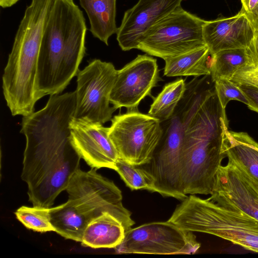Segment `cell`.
Returning <instances> with one entry per match:
<instances>
[{
    "instance_id": "obj_1",
    "label": "cell",
    "mask_w": 258,
    "mask_h": 258,
    "mask_svg": "<svg viewBox=\"0 0 258 258\" xmlns=\"http://www.w3.org/2000/svg\"><path fill=\"white\" fill-rule=\"evenodd\" d=\"M76 105L75 91L53 94L44 108L23 117L21 132L26 144L21 177L34 207L51 208L80 169L81 158L70 127Z\"/></svg>"
},
{
    "instance_id": "obj_2",
    "label": "cell",
    "mask_w": 258,
    "mask_h": 258,
    "mask_svg": "<svg viewBox=\"0 0 258 258\" xmlns=\"http://www.w3.org/2000/svg\"><path fill=\"white\" fill-rule=\"evenodd\" d=\"M228 121L215 88L204 91L187 118L181 148V175L185 195L211 194L216 173L226 157Z\"/></svg>"
},
{
    "instance_id": "obj_3",
    "label": "cell",
    "mask_w": 258,
    "mask_h": 258,
    "mask_svg": "<svg viewBox=\"0 0 258 258\" xmlns=\"http://www.w3.org/2000/svg\"><path fill=\"white\" fill-rule=\"evenodd\" d=\"M83 12L74 0H53L40 45L35 80L37 100L62 91L79 72L86 53Z\"/></svg>"
},
{
    "instance_id": "obj_4",
    "label": "cell",
    "mask_w": 258,
    "mask_h": 258,
    "mask_svg": "<svg viewBox=\"0 0 258 258\" xmlns=\"http://www.w3.org/2000/svg\"><path fill=\"white\" fill-rule=\"evenodd\" d=\"M52 4V0H31L16 32L2 77L3 94L13 116L34 112L37 61Z\"/></svg>"
},
{
    "instance_id": "obj_5",
    "label": "cell",
    "mask_w": 258,
    "mask_h": 258,
    "mask_svg": "<svg viewBox=\"0 0 258 258\" xmlns=\"http://www.w3.org/2000/svg\"><path fill=\"white\" fill-rule=\"evenodd\" d=\"M182 201L169 221L183 230L214 235L258 253L256 220L193 195Z\"/></svg>"
},
{
    "instance_id": "obj_6",
    "label": "cell",
    "mask_w": 258,
    "mask_h": 258,
    "mask_svg": "<svg viewBox=\"0 0 258 258\" xmlns=\"http://www.w3.org/2000/svg\"><path fill=\"white\" fill-rule=\"evenodd\" d=\"M205 22L180 6L150 27L137 49L165 60L203 46Z\"/></svg>"
},
{
    "instance_id": "obj_7",
    "label": "cell",
    "mask_w": 258,
    "mask_h": 258,
    "mask_svg": "<svg viewBox=\"0 0 258 258\" xmlns=\"http://www.w3.org/2000/svg\"><path fill=\"white\" fill-rule=\"evenodd\" d=\"M68 200L92 220L108 212L118 219L125 231L135 224L131 213L122 204L121 190L114 183L92 168L88 171L78 170L66 189Z\"/></svg>"
},
{
    "instance_id": "obj_8",
    "label": "cell",
    "mask_w": 258,
    "mask_h": 258,
    "mask_svg": "<svg viewBox=\"0 0 258 258\" xmlns=\"http://www.w3.org/2000/svg\"><path fill=\"white\" fill-rule=\"evenodd\" d=\"M162 134L158 119L138 110L114 116L108 132L119 158L139 166L149 163Z\"/></svg>"
},
{
    "instance_id": "obj_9",
    "label": "cell",
    "mask_w": 258,
    "mask_h": 258,
    "mask_svg": "<svg viewBox=\"0 0 258 258\" xmlns=\"http://www.w3.org/2000/svg\"><path fill=\"white\" fill-rule=\"evenodd\" d=\"M200 246L193 232L183 230L168 220L129 229L114 249L120 254H191Z\"/></svg>"
},
{
    "instance_id": "obj_10",
    "label": "cell",
    "mask_w": 258,
    "mask_h": 258,
    "mask_svg": "<svg viewBox=\"0 0 258 258\" xmlns=\"http://www.w3.org/2000/svg\"><path fill=\"white\" fill-rule=\"evenodd\" d=\"M117 73L112 63L98 59L92 60L79 71L74 118L102 124L111 120L116 109L110 106V97Z\"/></svg>"
},
{
    "instance_id": "obj_11",
    "label": "cell",
    "mask_w": 258,
    "mask_h": 258,
    "mask_svg": "<svg viewBox=\"0 0 258 258\" xmlns=\"http://www.w3.org/2000/svg\"><path fill=\"white\" fill-rule=\"evenodd\" d=\"M161 79L156 59L146 54L138 55L122 69L117 70L110 101L116 109L138 110L140 102L151 96L152 89Z\"/></svg>"
},
{
    "instance_id": "obj_12",
    "label": "cell",
    "mask_w": 258,
    "mask_h": 258,
    "mask_svg": "<svg viewBox=\"0 0 258 258\" xmlns=\"http://www.w3.org/2000/svg\"><path fill=\"white\" fill-rule=\"evenodd\" d=\"M210 195V200L258 221V183L230 161L219 167Z\"/></svg>"
},
{
    "instance_id": "obj_13",
    "label": "cell",
    "mask_w": 258,
    "mask_h": 258,
    "mask_svg": "<svg viewBox=\"0 0 258 258\" xmlns=\"http://www.w3.org/2000/svg\"><path fill=\"white\" fill-rule=\"evenodd\" d=\"M71 141L81 157L91 168L115 170L119 159L108 135L109 127L83 118H73L70 123Z\"/></svg>"
},
{
    "instance_id": "obj_14",
    "label": "cell",
    "mask_w": 258,
    "mask_h": 258,
    "mask_svg": "<svg viewBox=\"0 0 258 258\" xmlns=\"http://www.w3.org/2000/svg\"><path fill=\"white\" fill-rule=\"evenodd\" d=\"M182 0H139L123 15L116 32L123 51L137 49L143 35L157 22L181 6Z\"/></svg>"
},
{
    "instance_id": "obj_15",
    "label": "cell",
    "mask_w": 258,
    "mask_h": 258,
    "mask_svg": "<svg viewBox=\"0 0 258 258\" xmlns=\"http://www.w3.org/2000/svg\"><path fill=\"white\" fill-rule=\"evenodd\" d=\"M256 30L244 11L235 15L206 21L203 27V37L211 55L221 50L247 48Z\"/></svg>"
},
{
    "instance_id": "obj_16",
    "label": "cell",
    "mask_w": 258,
    "mask_h": 258,
    "mask_svg": "<svg viewBox=\"0 0 258 258\" xmlns=\"http://www.w3.org/2000/svg\"><path fill=\"white\" fill-rule=\"evenodd\" d=\"M125 232L123 224L118 219L105 212L90 221L81 242L84 246L93 248H114L121 242Z\"/></svg>"
},
{
    "instance_id": "obj_17",
    "label": "cell",
    "mask_w": 258,
    "mask_h": 258,
    "mask_svg": "<svg viewBox=\"0 0 258 258\" xmlns=\"http://www.w3.org/2000/svg\"><path fill=\"white\" fill-rule=\"evenodd\" d=\"M224 150L228 160L258 183V143L246 133L228 131Z\"/></svg>"
},
{
    "instance_id": "obj_18",
    "label": "cell",
    "mask_w": 258,
    "mask_h": 258,
    "mask_svg": "<svg viewBox=\"0 0 258 258\" xmlns=\"http://www.w3.org/2000/svg\"><path fill=\"white\" fill-rule=\"evenodd\" d=\"M88 17L93 36L108 45L110 36L116 33V0H79Z\"/></svg>"
},
{
    "instance_id": "obj_19",
    "label": "cell",
    "mask_w": 258,
    "mask_h": 258,
    "mask_svg": "<svg viewBox=\"0 0 258 258\" xmlns=\"http://www.w3.org/2000/svg\"><path fill=\"white\" fill-rule=\"evenodd\" d=\"M50 218L54 231L66 239L81 242L90 219L72 202L49 208Z\"/></svg>"
},
{
    "instance_id": "obj_20",
    "label": "cell",
    "mask_w": 258,
    "mask_h": 258,
    "mask_svg": "<svg viewBox=\"0 0 258 258\" xmlns=\"http://www.w3.org/2000/svg\"><path fill=\"white\" fill-rule=\"evenodd\" d=\"M209 49L206 45L165 59L164 75L166 77L210 75Z\"/></svg>"
},
{
    "instance_id": "obj_21",
    "label": "cell",
    "mask_w": 258,
    "mask_h": 258,
    "mask_svg": "<svg viewBox=\"0 0 258 258\" xmlns=\"http://www.w3.org/2000/svg\"><path fill=\"white\" fill-rule=\"evenodd\" d=\"M252 63L248 47L221 50L210 56V76L213 82L221 78L230 79L237 70Z\"/></svg>"
},
{
    "instance_id": "obj_22",
    "label": "cell",
    "mask_w": 258,
    "mask_h": 258,
    "mask_svg": "<svg viewBox=\"0 0 258 258\" xmlns=\"http://www.w3.org/2000/svg\"><path fill=\"white\" fill-rule=\"evenodd\" d=\"M186 90L185 80L178 79L166 84L150 106L148 114L160 122L166 120L173 114Z\"/></svg>"
},
{
    "instance_id": "obj_23",
    "label": "cell",
    "mask_w": 258,
    "mask_h": 258,
    "mask_svg": "<svg viewBox=\"0 0 258 258\" xmlns=\"http://www.w3.org/2000/svg\"><path fill=\"white\" fill-rule=\"evenodd\" d=\"M126 185L132 190L146 189L155 192V180L152 175L143 167L140 168L119 158L115 170Z\"/></svg>"
},
{
    "instance_id": "obj_24",
    "label": "cell",
    "mask_w": 258,
    "mask_h": 258,
    "mask_svg": "<svg viewBox=\"0 0 258 258\" xmlns=\"http://www.w3.org/2000/svg\"><path fill=\"white\" fill-rule=\"evenodd\" d=\"M17 219L27 228L35 231H54L50 218L49 208L22 206L15 213Z\"/></svg>"
},
{
    "instance_id": "obj_25",
    "label": "cell",
    "mask_w": 258,
    "mask_h": 258,
    "mask_svg": "<svg viewBox=\"0 0 258 258\" xmlns=\"http://www.w3.org/2000/svg\"><path fill=\"white\" fill-rule=\"evenodd\" d=\"M214 82L217 95L224 109L232 100L239 101L247 105L248 102L243 92L229 79L221 78Z\"/></svg>"
},
{
    "instance_id": "obj_26",
    "label": "cell",
    "mask_w": 258,
    "mask_h": 258,
    "mask_svg": "<svg viewBox=\"0 0 258 258\" xmlns=\"http://www.w3.org/2000/svg\"><path fill=\"white\" fill-rule=\"evenodd\" d=\"M229 80L234 84H246L258 88V64L252 63L240 68Z\"/></svg>"
},
{
    "instance_id": "obj_27",
    "label": "cell",
    "mask_w": 258,
    "mask_h": 258,
    "mask_svg": "<svg viewBox=\"0 0 258 258\" xmlns=\"http://www.w3.org/2000/svg\"><path fill=\"white\" fill-rule=\"evenodd\" d=\"M235 84L240 89L246 98L248 107L250 110L258 113V88L246 84L236 83Z\"/></svg>"
},
{
    "instance_id": "obj_28",
    "label": "cell",
    "mask_w": 258,
    "mask_h": 258,
    "mask_svg": "<svg viewBox=\"0 0 258 258\" xmlns=\"http://www.w3.org/2000/svg\"><path fill=\"white\" fill-rule=\"evenodd\" d=\"M252 57L253 63L258 64V32L256 31L255 36L248 47Z\"/></svg>"
},
{
    "instance_id": "obj_29",
    "label": "cell",
    "mask_w": 258,
    "mask_h": 258,
    "mask_svg": "<svg viewBox=\"0 0 258 258\" xmlns=\"http://www.w3.org/2000/svg\"><path fill=\"white\" fill-rule=\"evenodd\" d=\"M20 0H0V6L4 9L10 8L15 5Z\"/></svg>"
}]
</instances>
